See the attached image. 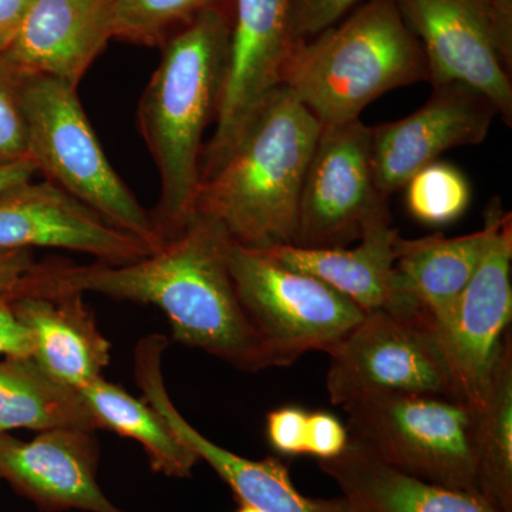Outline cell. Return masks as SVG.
I'll list each match as a JSON object with an SVG mask.
<instances>
[{
  "instance_id": "obj_1",
  "label": "cell",
  "mask_w": 512,
  "mask_h": 512,
  "mask_svg": "<svg viewBox=\"0 0 512 512\" xmlns=\"http://www.w3.org/2000/svg\"><path fill=\"white\" fill-rule=\"evenodd\" d=\"M228 239L214 222L194 215L177 237L144 258L89 265L49 259L36 264L13 295L94 292L156 306L175 342L258 372L269 363L229 274Z\"/></svg>"
},
{
  "instance_id": "obj_2",
  "label": "cell",
  "mask_w": 512,
  "mask_h": 512,
  "mask_svg": "<svg viewBox=\"0 0 512 512\" xmlns=\"http://www.w3.org/2000/svg\"><path fill=\"white\" fill-rule=\"evenodd\" d=\"M232 32V3L200 13L161 45L160 63L138 103V128L160 175L151 212L164 242L194 217L202 138L217 119Z\"/></svg>"
},
{
  "instance_id": "obj_3",
  "label": "cell",
  "mask_w": 512,
  "mask_h": 512,
  "mask_svg": "<svg viewBox=\"0 0 512 512\" xmlns=\"http://www.w3.org/2000/svg\"><path fill=\"white\" fill-rule=\"evenodd\" d=\"M320 130L311 111L279 86L220 170L201 181L194 215L214 222L241 247L266 251L292 244Z\"/></svg>"
},
{
  "instance_id": "obj_4",
  "label": "cell",
  "mask_w": 512,
  "mask_h": 512,
  "mask_svg": "<svg viewBox=\"0 0 512 512\" xmlns=\"http://www.w3.org/2000/svg\"><path fill=\"white\" fill-rule=\"evenodd\" d=\"M420 82H429V66L396 0H365L293 46L281 73V86L322 126L360 119L383 94Z\"/></svg>"
},
{
  "instance_id": "obj_5",
  "label": "cell",
  "mask_w": 512,
  "mask_h": 512,
  "mask_svg": "<svg viewBox=\"0 0 512 512\" xmlns=\"http://www.w3.org/2000/svg\"><path fill=\"white\" fill-rule=\"evenodd\" d=\"M22 106L28 157L37 173L72 195L113 227L158 251L165 242L101 147L77 87L45 76H25Z\"/></svg>"
},
{
  "instance_id": "obj_6",
  "label": "cell",
  "mask_w": 512,
  "mask_h": 512,
  "mask_svg": "<svg viewBox=\"0 0 512 512\" xmlns=\"http://www.w3.org/2000/svg\"><path fill=\"white\" fill-rule=\"evenodd\" d=\"M342 407L348 413L349 440L383 463L420 480L478 493L476 410L464 400L386 393Z\"/></svg>"
},
{
  "instance_id": "obj_7",
  "label": "cell",
  "mask_w": 512,
  "mask_h": 512,
  "mask_svg": "<svg viewBox=\"0 0 512 512\" xmlns=\"http://www.w3.org/2000/svg\"><path fill=\"white\" fill-rule=\"evenodd\" d=\"M227 262L239 302L269 367L291 366L305 353L330 349L366 313L315 276L228 239Z\"/></svg>"
},
{
  "instance_id": "obj_8",
  "label": "cell",
  "mask_w": 512,
  "mask_h": 512,
  "mask_svg": "<svg viewBox=\"0 0 512 512\" xmlns=\"http://www.w3.org/2000/svg\"><path fill=\"white\" fill-rule=\"evenodd\" d=\"M328 353L326 389L333 404L386 393L460 399L446 348L430 316L366 313Z\"/></svg>"
},
{
  "instance_id": "obj_9",
  "label": "cell",
  "mask_w": 512,
  "mask_h": 512,
  "mask_svg": "<svg viewBox=\"0 0 512 512\" xmlns=\"http://www.w3.org/2000/svg\"><path fill=\"white\" fill-rule=\"evenodd\" d=\"M389 214L372 167V127L357 119L322 126L313 150L292 245L348 248L367 224Z\"/></svg>"
},
{
  "instance_id": "obj_10",
  "label": "cell",
  "mask_w": 512,
  "mask_h": 512,
  "mask_svg": "<svg viewBox=\"0 0 512 512\" xmlns=\"http://www.w3.org/2000/svg\"><path fill=\"white\" fill-rule=\"evenodd\" d=\"M293 0H232L227 74L215 131L204 147L201 181L220 170L249 123L281 86V73L295 46Z\"/></svg>"
},
{
  "instance_id": "obj_11",
  "label": "cell",
  "mask_w": 512,
  "mask_h": 512,
  "mask_svg": "<svg viewBox=\"0 0 512 512\" xmlns=\"http://www.w3.org/2000/svg\"><path fill=\"white\" fill-rule=\"evenodd\" d=\"M396 3L426 56L431 86L458 83L476 90L511 127V72L498 50L484 0Z\"/></svg>"
},
{
  "instance_id": "obj_12",
  "label": "cell",
  "mask_w": 512,
  "mask_h": 512,
  "mask_svg": "<svg viewBox=\"0 0 512 512\" xmlns=\"http://www.w3.org/2000/svg\"><path fill=\"white\" fill-rule=\"evenodd\" d=\"M168 339L153 333L137 343L134 375L143 399L198 458L210 464L238 498L264 512H355L345 497L309 498L292 483L288 467L275 457L249 460L207 439L175 407L165 387L163 359Z\"/></svg>"
},
{
  "instance_id": "obj_13",
  "label": "cell",
  "mask_w": 512,
  "mask_h": 512,
  "mask_svg": "<svg viewBox=\"0 0 512 512\" xmlns=\"http://www.w3.org/2000/svg\"><path fill=\"white\" fill-rule=\"evenodd\" d=\"M497 116L487 97L464 84L433 86L430 99L419 110L372 127L377 190L389 198L446 151L483 143Z\"/></svg>"
},
{
  "instance_id": "obj_14",
  "label": "cell",
  "mask_w": 512,
  "mask_h": 512,
  "mask_svg": "<svg viewBox=\"0 0 512 512\" xmlns=\"http://www.w3.org/2000/svg\"><path fill=\"white\" fill-rule=\"evenodd\" d=\"M511 212L485 252L476 274L441 333L458 396L477 409L483 403L512 318Z\"/></svg>"
},
{
  "instance_id": "obj_15",
  "label": "cell",
  "mask_w": 512,
  "mask_h": 512,
  "mask_svg": "<svg viewBox=\"0 0 512 512\" xmlns=\"http://www.w3.org/2000/svg\"><path fill=\"white\" fill-rule=\"evenodd\" d=\"M32 248L82 252L104 264H124L156 252L47 180L28 181L0 194V251Z\"/></svg>"
},
{
  "instance_id": "obj_16",
  "label": "cell",
  "mask_w": 512,
  "mask_h": 512,
  "mask_svg": "<svg viewBox=\"0 0 512 512\" xmlns=\"http://www.w3.org/2000/svg\"><path fill=\"white\" fill-rule=\"evenodd\" d=\"M99 444L94 431H40L30 441L0 434V478L46 511L124 512L97 481Z\"/></svg>"
},
{
  "instance_id": "obj_17",
  "label": "cell",
  "mask_w": 512,
  "mask_h": 512,
  "mask_svg": "<svg viewBox=\"0 0 512 512\" xmlns=\"http://www.w3.org/2000/svg\"><path fill=\"white\" fill-rule=\"evenodd\" d=\"M397 239L399 231L392 227L389 212L367 224L359 245L352 249H306L289 244L264 252L286 268L325 282L365 313L427 315L397 271Z\"/></svg>"
},
{
  "instance_id": "obj_18",
  "label": "cell",
  "mask_w": 512,
  "mask_h": 512,
  "mask_svg": "<svg viewBox=\"0 0 512 512\" xmlns=\"http://www.w3.org/2000/svg\"><path fill=\"white\" fill-rule=\"evenodd\" d=\"M116 0H35L3 53L22 76H45L79 87L113 39Z\"/></svg>"
},
{
  "instance_id": "obj_19",
  "label": "cell",
  "mask_w": 512,
  "mask_h": 512,
  "mask_svg": "<svg viewBox=\"0 0 512 512\" xmlns=\"http://www.w3.org/2000/svg\"><path fill=\"white\" fill-rule=\"evenodd\" d=\"M13 311L28 326L37 365L64 386L82 390L103 377L111 345L82 293L15 295Z\"/></svg>"
},
{
  "instance_id": "obj_20",
  "label": "cell",
  "mask_w": 512,
  "mask_h": 512,
  "mask_svg": "<svg viewBox=\"0 0 512 512\" xmlns=\"http://www.w3.org/2000/svg\"><path fill=\"white\" fill-rule=\"evenodd\" d=\"M508 214L495 198L485 212L483 228L476 232L453 238L436 234L397 239V271L433 320L440 336Z\"/></svg>"
},
{
  "instance_id": "obj_21",
  "label": "cell",
  "mask_w": 512,
  "mask_h": 512,
  "mask_svg": "<svg viewBox=\"0 0 512 512\" xmlns=\"http://www.w3.org/2000/svg\"><path fill=\"white\" fill-rule=\"evenodd\" d=\"M355 512H497L483 495L396 470L349 440L340 456L320 460Z\"/></svg>"
},
{
  "instance_id": "obj_22",
  "label": "cell",
  "mask_w": 512,
  "mask_h": 512,
  "mask_svg": "<svg viewBox=\"0 0 512 512\" xmlns=\"http://www.w3.org/2000/svg\"><path fill=\"white\" fill-rule=\"evenodd\" d=\"M15 429L100 430L79 390L56 382L32 357L0 360V434Z\"/></svg>"
},
{
  "instance_id": "obj_23",
  "label": "cell",
  "mask_w": 512,
  "mask_h": 512,
  "mask_svg": "<svg viewBox=\"0 0 512 512\" xmlns=\"http://www.w3.org/2000/svg\"><path fill=\"white\" fill-rule=\"evenodd\" d=\"M79 392L100 429L136 440L146 451L156 473L170 478H188L200 463L197 454L175 436L146 400L136 399L104 377L87 384Z\"/></svg>"
},
{
  "instance_id": "obj_24",
  "label": "cell",
  "mask_w": 512,
  "mask_h": 512,
  "mask_svg": "<svg viewBox=\"0 0 512 512\" xmlns=\"http://www.w3.org/2000/svg\"><path fill=\"white\" fill-rule=\"evenodd\" d=\"M476 410L478 493L497 512H512V339L505 335L483 403Z\"/></svg>"
},
{
  "instance_id": "obj_25",
  "label": "cell",
  "mask_w": 512,
  "mask_h": 512,
  "mask_svg": "<svg viewBox=\"0 0 512 512\" xmlns=\"http://www.w3.org/2000/svg\"><path fill=\"white\" fill-rule=\"evenodd\" d=\"M232 0H116L113 39L141 46H161L205 10Z\"/></svg>"
},
{
  "instance_id": "obj_26",
  "label": "cell",
  "mask_w": 512,
  "mask_h": 512,
  "mask_svg": "<svg viewBox=\"0 0 512 512\" xmlns=\"http://www.w3.org/2000/svg\"><path fill=\"white\" fill-rule=\"evenodd\" d=\"M403 188H406L407 211L414 220L430 227H443L460 220L473 197L466 174L444 161L421 168Z\"/></svg>"
},
{
  "instance_id": "obj_27",
  "label": "cell",
  "mask_w": 512,
  "mask_h": 512,
  "mask_svg": "<svg viewBox=\"0 0 512 512\" xmlns=\"http://www.w3.org/2000/svg\"><path fill=\"white\" fill-rule=\"evenodd\" d=\"M25 76L0 55V164L28 157L26 121L22 106Z\"/></svg>"
},
{
  "instance_id": "obj_28",
  "label": "cell",
  "mask_w": 512,
  "mask_h": 512,
  "mask_svg": "<svg viewBox=\"0 0 512 512\" xmlns=\"http://www.w3.org/2000/svg\"><path fill=\"white\" fill-rule=\"evenodd\" d=\"M363 0H293L292 40L295 45L336 25Z\"/></svg>"
},
{
  "instance_id": "obj_29",
  "label": "cell",
  "mask_w": 512,
  "mask_h": 512,
  "mask_svg": "<svg viewBox=\"0 0 512 512\" xmlns=\"http://www.w3.org/2000/svg\"><path fill=\"white\" fill-rule=\"evenodd\" d=\"M308 414L296 406L272 410L266 416V436L271 447L284 456H306Z\"/></svg>"
},
{
  "instance_id": "obj_30",
  "label": "cell",
  "mask_w": 512,
  "mask_h": 512,
  "mask_svg": "<svg viewBox=\"0 0 512 512\" xmlns=\"http://www.w3.org/2000/svg\"><path fill=\"white\" fill-rule=\"evenodd\" d=\"M348 444V429L338 417L322 410L308 414L306 456L316 457L319 461L330 460L340 456Z\"/></svg>"
},
{
  "instance_id": "obj_31",
  "label": "cell",
  "mask_w": 512,
  "mask_h": 512,
  "mask_svg": "<svg viewBox=\"0 0 512 512\" xmlns=\"http://www.w3.org/2000/svg\"><path fill=\"white\" fill-rule=\"evenodd\" d=\"M33 338L13 311L10 295H0V356L32 357Z\"/></svg>"
},
{
  "instance_id": "obj_32",
  "label": "cell",
  "mask_w": 512,
  "mask_h": 512,
  "mask_svg": "<svg viewBox=\"0 0 512 512\" xmlns=\"http://www.w3.org/2000/svg\"><path fill=\"white\" fill-rule=\"evenodd\" d=\"M498 50L512 72V0H484Z\"/></svg>"
},
{
  "instance_id": "obj_33",
  "label": "cell",
  "mask_w": 512,
  "mask_h": 512,
  "mask_svg": "<svg viewBox=\"0 0 512 512\" xmlns=\"http://www.w3.org/2000/svg\"><path fill=\"white\" fill-rule=\"evenodd\" d=\"M36 264L30 251H0V295H13Z\"/></svg>"
},
{
  "instance_id": "obj_34",
  "label": "cell",
  "mask_w": 512,
  "mask_h": 512,
  "mask_svg": "<svg viewBox=\"0 0 512 512\" xmlns=\"http://www.w3.org/2000/svg\"><path fill=\"white\" fill-rule=\"evenodd\" d=\"M35 0H0V55L9 49Z\"/></svg>"
},
{
  "instance_id": "obj_35",
  "label": "cell",
  "mask_w": 512,
  "mask_h": 512,
  "mask_svg": "<svg viewBox=\"0 0 512 512\" xmlns=\"http://www.w3.org/2000/svg\"><path fill=\"white\" fill-rule=\"evenodd\" d=\"M36 173V165L29 157L13 163L0 164V194L32 181Z\"/></svg>"
},
{
  "instance_id": "obj_36",
  "label": "cell",
  "mask_w": 512,
  "mask_h": 512,
  "mask_svg": "<svg viewBox=\"0 0 512 512\" xmlns=\"http://www.w3.org/2000/svg\"><path fill=\"white\" fill-rule=\"evenodd\" d=\"M234 512H264L259 510V508L254 507L251 504L239 503V507L237 511Z\"/></svg>"
}]
</instances>
